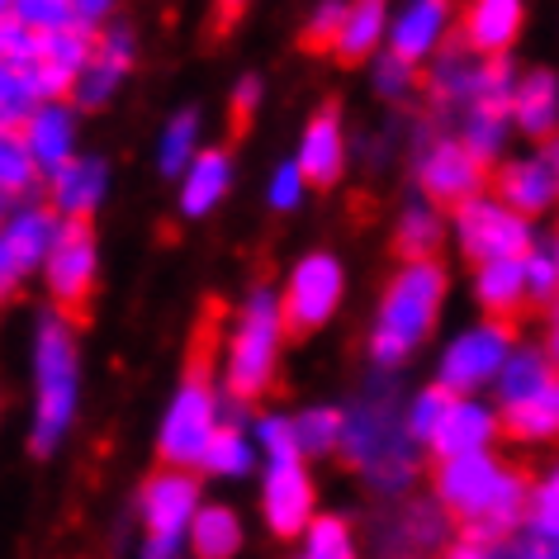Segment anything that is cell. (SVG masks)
I'll use <instances>...</instances> for the list:
<instances>
[{"mask_svg": "<svg viewBox=\"0 0 559 559\" xmlns=\"http://www.w3.org/2000/svg\"><path fill=\"white\" fill-rule=\"evenodd\" d=\"M342 455L366 474L374 488L384 493H399L403 484L413 479L417 455H413V437L403 427V417L394 413V403L380 389V394H366L346 413V431H342Z\"/></svg>", "mask_w": 559, "mask_h": 559, "instance_id": "cell-5", "label": "cell"}, {"mask_svg": "<svg viewBox=\"0 0 559 559\" xmlns=\"http://www.w3.org/2000/svg\"><path fill=\"white\" fill-rule=\"evenodd\" d=\"M129 67H133V34H129V29H109L100 44H95V58H91L86 72H81L76 91H72V100H76L81 109L105 105L109 95L123 86Z\"/></svg>", "mask_w": 559, "mask_h": 559, "instance_id": "cell-21", "label": "cell"}, {"mask_svg": "<svg viewBox=\"0 0 559 559\" xmlns=\"http://www.w3.org/2000/svg\"><path fill=\"white\" fill-rule=\"evenodd\" d=\"M0 129H5V115H0Z\"/></svg>", "mask_w": 559, "mask_h": 559, "instance_id": "cell-57", "label": "cell"}, {"mask_svg": "<svg viewBox=\"0 0 559 559\" xmlns=\"http://www.w3.org/2000/svg\"><path fill=\"white\" fill-rule=\"evenodd\" d=\"M38 180V162L29 157L24 138L15 129H0V194L15 200V194H29Z\"/></svg>", "mask_w": 559, "mask_h": 559, "instance_id": "cell-35", "label": "cell"}, {"mask_svg": "<svg viewBox=\"0 0 559 559\" xmlns=\"http://www.w3.org/2000/svg\"><path fill=\"white\" fill-rule=\"evenodd\" d=\"M115 5H119V0H76V24L95 34L109 15H115Z\"/></svg>", "mask_w": 559, "mask_h": 559, "instance_id": "cell-50", "label": "cell"}, {"mask_svg": "<svg viewBox=\"0 0 559 559\" xmlns=\"http://www.w3.org/2000/svg\"><path fill=\"white\" fill-rule=\"evenodd\" d=\"M91 58H95L91 29L72 24V29H62V34H48L44 48H38V62H34L38 95H44V100H62L67 91H76V81L91 67Z\"/></svg>", "mask_w": 559, "mask_h": 559, "instance_id": "cell-15", "label": "cell"}, {"mask_svg": "<svg viewBox=\"0 0 559 559\" xmlns=\"http://www.w3.org/2000/svg\"><path fill=\"white\" fill-rule=\"evenodd\" d=\"M522 34V0H469L460 44L479 58H502Z\"/></svg>", "mask_w": 559, "mask_h": 559, "instance_id": "cell-20", "label": "cell"}, {"mask_svg": "<svg viewBox=\"0 0 559 559\" xmlns=\"http://www.w3.org/2000/svg\"><path fill=\"white\" fill-rule=\"evenodd\" d=\"M304 559H309V555H304Z\"/></svg>", "mask_w": 559, "mask_h": 559, "instance_id": "cell-58", "label": "cell"}, {"mask_svg": "<svg viewBox=\"0 0 559 559\" xmlns=\"http://www.w3.org/2000/svg\"><path fill=\"white\" fill-rule=\"evenodd\" d=\"M555 374L559 370H555V360L545 352H536V346H516L512 360H508V370L498 374V408H512V403L531 399L536 389L550 384Z\"/></svg>", "mask_w": 559, "mask_h": 559, "instance_id": "cell-30", "label": "cell"}, {"mask_svg": "<svg viewBox=\"0 0 559 559\" xmlns=\"http://www.w3.org/2000/svg\"><path fill=\"white\" fill-rule=\"evenodd\" d=\"M474 299L484 304L488 318H508L531 299L526 295V261H493L474 271Z\"/></svg>", "mask_w": 559, "mask_h": 559, "instance_id": "cell-29", "label": "cell"}, {"mask_svg": "<svg viewBox=\"0 0 559 559\" xmlns=\"http://www.w3.org/2000/svg\"><path fill=\"white\" fill-rule=\"evenodd\" d=\"M20 138L29 147V157L38 162V171H62L67 162H76V109L67 100H44L29 119L20 123Z\"/></svg>", "mask_w": 559, "mask_h": 559, "instance_id": "cell-16", "label": "cell"}, {"mask_svg": "<svg viewBox=\"0 0 559 559\" xmlns=\"http://www.w3.org/2000/svg\"><path fill=\"white\" fill-rule=\"evenodd\" d=\"M299 171L309 176V186H337V176L346 171V133L342 119L323 109L309 119V129L299 133Z\"/></svg>", "mask_w": 559, "mask_h": 559, "instance_id": "cell-23", "label": "cell"}, {"mask_svg": "<svg viewBox=\"0 0 559 559\" xmlns=\"http://www.w3.org/2000/svg\"><path fill=\"white\" fill-rule=\"evenodd\" d=\"M455 399H460V394H451V389H441V384L423 389V394L408 403V413H403V427H408V437L423 441V445H431V437L441 431V423H445V413H451Z\"/></svg>", "mask_w": 559, "mask_h": 559, "instance_id": "cell-37", "label": "cell"}, {"mask_svg": "<svg viewBox=\"0 0 559 559\" xmlns=\"http://www.w3.org/2000/svg\"><path fill=\"white\" fill-rule=\"evenodd\" d=\"M5 218H10V209H5V194H0V228H5Z\"/></svg>", "mask_w": 559, "mask_h": 559, "instance_id": "cell-56", "label": "cell"}, {"mask_svg": "<svg viewBox=\"0 0 559 559\" xmlns=\"http://www.w3.org/2000/svg\"><path fill=\"white\" fill-rule=\"evenodd\" d=\"M555 545H559V540H555Z\"/></svg>", "mask_w": 559, "mask_h": 559, "instance_id": "cell-59", "label": "cell"}, {"mask_svg": "<svg viewBox=\"0 0 559 559\" xmlns=\"http://www.w3.org/2000/svg\"><path fill=\"white\" fill-rule=\"evenodd\" d=\"M38 48H44V38H38L29 24H20L15 15L0 20V67H34Z\"/></svg>", "mask_w": 559, "mask_h": 559, "instance_id": "cell-42", "label": "cell"}, {"mask_svg": "<svg viewBox=\"0 0 559 559\" xmlns=\"http://www.w3.org/2000/svg\"><path fill=\"white\" fill-rule=\"evenodd\" d=\"M233 186V157L223 147H204L190 162V171L180 176V214L186 218H204L223 204V194Z\"/></svg>", "mask_w": 559, "mask_h": 559, "instance_id": "cell-25", "label": "cell"}, {"mask_svg": "<svg viewBox=\"0 0 559 559\" xmlns=\"http://www.w3.org/2000/svg\"><path fill=\"white\" fill-rule=\"evenodd\" d=\"M445 29H451V0H408L389 24V52L417 67L445 44Z\"/></svg>", "mask_w": 559, "mask_h": 559, "instance_id": "cell-18", "label": "cell"}, {"mask_svg": "<svg viewBox=\"0 0 559 559\" xmlns=\"http://www.w3.org/2000/svg\"><path fill=\"white\" fill-rule=\"evenodd\" d=\"M200 512V484L190 469H162L143 488V522H147V550L143 559H176V545L186 526Z\"/></svg>", "mask_w": 559, "mask_h": 559, "instance_id": "cell-10", "label": "cell"}, {"mask_svg": "<svg viewBox=\"0 0 559 559\" xmlns=\"http://www.w3.org/2000/svg\"><path fill=\"white\" fill-rule=\"evenodd\" d=\"M200 115L194 109H180V115H171V123L162 129L157 138V166L162 176H186L190 162L200 157Z\"/></svg>", "mask_w": 559, "mask_h": 559, "instance_id": "cell-33", "label": "cell"}, {"mask_svg": "<svg viewBox=\"0 0 559 559\" xmlns=\"http://www.w3.org/2000/svg\"><path fill=\"white\" fill-rule=\"evenodd\" d=\"M508 559H559V545L550 536H540V531L522 526L516 536L508 540Z\"/></svg>", "mask_w": 559, "mask_h": 559, "instance_id": "cell-48", "label": "cell"}, {"mask_svg": "<svg viewBox=\"0 0 559 559\" xmlns=\"http://www.w3.org/2000/svg\"><path fill=\"white\" fill-rule=\"evenodd\" d=\"M498 417L512 441H559V374L531 399L498 408Z\"/></svg>", "mask_w": 559, "mask_h": 559, "instance_id": "cell-28", "label": "cell"}, {"mask_svg": "<svg viewBox=\"0 0 559 559\" xmlns=\"http://www.w3.org/2000/svg\"><path fill=\"white\" fill-rule=\"evenodd\" d=\"M498 200L516 209L522 218H536V214H550L559 204V176L545 166L540 157H522V162H508L498 171Z\"/></svg>", "mask_w": 559, "mask_h": 559, "instance_id": "cell-22", "label": "cell"}, {"mask_svg": "<svg viewBox=\"0 0 559 559\" xmlns=\"http://www.w3.org/2000/svg\"><path fill=\"white\" fill-rule=\"evenodd\" d=\"M389 0H352L346 5V20H342V34H337V58L342 62H366L374 48L389 38Z\"/></svg>", "mask_w": 559, "mask_h": 559, "instance_id": "cell-27", "label": "cell"}, {"mask_svg": "<svg viewBox=\"0 0 559 559\" xmlns=\"http://www.w3.org/2000/svg\"><path fill=\"white\" fill-rule=\"evenodd\" d=\"M508 119L502 109H465L460 115V143H465L474 157H479L484 166L502 152V138H508Z\"/></svg>", "mask_w": 559, "mask_h": 559, "instance_id": "cell-34", "label": "cell"}, {"mask_svg": "<svg viewBox=\"0 0 559 559\" xmlns=\"http://www.w3.org/2000/svg\"><path fill=\"white\" fill-rule=\"evenodd\" d=\"M437 502L460 522L465 540L508 545L526 526L531 484L516 465H502L498 455H460L437 465Z\"/></svg>", "mask_w": 559, "mask_h": 559, "instance_id": "cell-1", "label": "cell"}, {"mask_svg": "<svg viewBox=\"0 0 559 559\" xmlns=\"http://www.w3.org/2000/svg\"><path fill=\"white\" fill-rule=\"evenodd\" d=\"M502 427V417L493 408H484L479 399H455L451 413H445L441 431L431 437V451L437 460H460V455H484L488 445H493Z\"/></svg>", "mask_w": 559, "mask_h": 559, "instance_id": "cell-19", "label": "cell"}, {"mask_svg": "<svg viewBox=\"0 0 559 559\" xmlns=\"http://www.w3.org/2000/svg\"><path fill=\"white\" fill-rule=\"evenodd\" d=\"M342 20H346V5H342V0H318L309 24H304V48H337Z\"/></svg>", "mask_w": 559, "mask_h": 559, "instance_id": "cell-44", "label": "cell"}, {"mask_svg": "<svg viewBox=\"0 0 559 559\" xmlns=\"http://www.w3.org/2000/svg\"><path fill=\"white\" fill-rule=\"evenodd\" d=\"M417 186L431 204H469L484 194V162L460 138H431L417 152Z\"/></svg>", "mask_w": 559, "mask_h": 559, "instance_id": "cell-13", "label": "cell"}, {"mask_svg": "<svg viewBox=\"0 0 559 559\" xmlns=\"http://www.w3.org/2000/svg\"><path fill=\"white\" fill-rule=\"evenodd\" d=\"M484 62L479 52H469L465 44H451L437 58V67H431V76H427V91H431V100H437L441 109H465L479 100V81H484Z\"/></svg>", "mask_w": 559, "mask_h": 559, "instance_id": "cell-24", "label": "cell"}, {"mask_svg": "<svg viewBox=\"0 0 559 559\" xmlns=\"http://www.w3.org/2000/svg\"><path fill=\"white\" fill-rule=\"evenodd\" d=\"M95 280H100V247H95L91 223H62L44 265L48 295L58 299V309H81L91 299Z\"/></svg>", "mask_w": 559, "mask_h": 559, "instance_id": "cell-12", "label": "cell"}, {"mask_svg": "<svg viewBox=\"0 0 559 559\" xmlns=\"http://www.w3.org/2000/svg\"><path fill=\"white\" fill-rule=\"evenodd\" d=\"M304 190H309V176L299 171V162H285V166H275L271 186H265V200H271L275 214H289V209L304 204Z\"/></svg>", "mask_w": 559, "mask_h": 559, "instance_id": "cell-45", "label": "cell"}, {"mask_svg": "<svg viewBox=\"0 0 559 559\" xmlns=\"http://www.w3.org/2000/svg\"><path fill=\"white\" fill-rule=\"evenodd\" d=\"M285 309L280 295L271 289H251L242 299V309L233 318L228 332V352H223V389L237 403L261 399L275 384V366H280V346H285Z\"/></svg>", "mask_w": 559, "mask_h": 559, "instance_id": "cell-4", "label": "cell"}, {"mask_svg": "<svg viewBox=\"0 0 559 559\" xmlns=\"http://www.w3.org/2000/svg\"><path fill=\"white\" fill-rule=\"evenodd\" d=\"M342 431H346V413L337 408H309L295 417V437H299V455H328L342 451Z\"/></svg>", "mask_w": 559, "mask_h": 559, "instance_id": "cell-36", "label": "cell"}, {"mask_svg": "<svg viewBox=\"0 0 559 559\" xmlns=\"http://www.w3.org/2000/svg\"><path fill=\"white\" fill-rule=\"evenodd\" d=\"M109 194V166L100 157H76L48 176V209L62 223H86Z\"/></svg>", "mask_w": 559, "mask_h": 559, "instance_id": "cell-17", "label": "cell"}, {"mask_svg": "<svg viewBox=\"0 0 559 559\" xmlns=\"http://www.w3.org/2000/svg\"><path fill=\"white\" fill-rule=\"evenodd\" d=\"M214 437H218V394H214L209 360H204V346H200V352L190 356L186 380H180L171 408L162 417L157 451L166 460V469H190V465H204Z\"/></svg>", "mask_w": 559, "mask_h": 559, "instance_id": "cell-6", "label": "cell"}, {"mask_svg": "<svg viewBox=\"0 0 559 559\" xmlns=\"http://www.w3.org/2000/svg\"><path fill=\"white\" fill-rule=\"evenodd\" d=\"M257 441H261L265 460H304L299 455V437H295V417H261Z\"/></svg>", "mask_w": 559, "mask_h": 559, "instance_id": "cell-46", "label": "cell"}, {"mask_svg": "<svg viewBox=\"0 0 559 559\" xmlns=\"http://www.w3.org/2000/svg\"><path fill=\"white\" fill-rule=\"evenodd\" d=\"M512 323H502V318H484V323L465 328L460 337L441 352V370H437V384L451 389V394L469 399L474 389L484 384H498V374L508 370L512 360Z\"/></svg>", "mask_w": 559, "mask_h": 559, "instance_id": "cell-7", "label": "cell"}, {"mask_svg": "<svg viewBox=\"0 0 559 559\" xmlns=\"http://www.w3.org/2000/svg\"><path fill=\"white\" fill-rule=\"evenodd\" d=\"M526 526L540 536L559 540V465L545 474L540 484H531V508H526Z\"/></svg>", "mask_w": 559, "mask_h": 559, "instance_id": "cell-40", "label": "cell"}, {"mask_svg": "<svg viewBox=\"0 0 559 559\" xmlns=\"http://www.w3.org/2000/svg\"><path fill=\"white\" fill-rule=\"evenodd\" d=\"M413 81H417V72L403 58H394V52L374 62V91H380L384 100H403V95L413 91Z\"/></svg>", "mask_w": 559, "mask_h": 559, "instance_id": "cell-47", "label": "cell"}, {"mask_svg": "<svg viewBox=\"0 0 559 559\" xmlns=\"http://www.w3.org/2000/svg\"><path fill=\"white\" fill-rule=\"evenodd\" d=\"M15 20L29 24L38 38L62 34L76 24V0H15Z\"/></svg>", "mask_w": 559, "mask_h": 559, "instance_id": "cell-39", "label": "cell"}, {"mask_svg": "<svg viewBox=\"0 0 559 559\" xmlns=\"http://www.w3.org/2000/svg\"><path fill=\"white\" fill-rule=\"evenodd\" d=\"M15 15V0H0V20H10Z\"/></svg>", "mask_w": 559, "mask_h": 559, "instance_id": "cell-55", "label": "cell"}, {"mask_svg": "<svg viewBox=\"0 0 559 559\" xmlns=\"http://www.w3.org/2000/svg\"><path fill=\"white\" fill-rule=\"evenodd\" d=\"M261 512L280 540H295L304 526H313V479L304 460H265Z\"/></svg>", "mask_w": 559, "mask_h": 559, "instance_id": "cell-14", "label": "cell"}, {"mask_svg": "<svg viewBox=\"0 0 559 559\" xmlns=\"http://www.w3.org/2000/svg\"><path fill=\"white\" fill-rule=\"evenodd\" d=\"M309 559H356L346 522H337V516H318L309 526Z\"/></svg>", "mask_w": 559, "mask_h": 559, "instance_id": "cell-43", "label": "cell"}, {"mask_svg": "<svg viewBox=\"0 0 559 559\" xmlns=\"http://www.w3.org/2000/svg\"><path fill=\"white\" fill-rule=\"evenodd\" d=\"M214 5H218V24H233L237 15H242L247 0H214Z\"/></svg>", "mask_w": 559, "mask_h": 559, "instance_id": "cell-52", "label": "cell"}, {"mask_svg": "<svg viewBox=\"0 0 559 559\" xmlns=\"http://www.w3.org/2000/svg\"><path fill=\"white\" fill-rule=\"evenodd\" d=\"M540 162H545V166H550V171L559 176V133H555V138H545V147H540Z\"/></svg>", "mask_w": 559, "mask_h": 559, "instance_id": "cell-53", "label": "cell"}, {"mask_svg": "<svg viewBox=\"0 0 559 559\" xmlns=\"http://www.w3.org/2000/svg\"><path fill=\"white\" fill-rule=\"evenodd\" d=\"M257 105H261V76H242L233 86V115H237V123H247Z\"/></svg>", "mask_w": 559, "mask_h": 559, "instance_id": "cell-49", "label": "cell"}, {"mask_svg": "<svg viewBox=\"0 0 559 559\" xmlns=\"http://www.w3.org/2000/svg\"><path fill=\"white\" fill-rule=\"evenodd\" d=\"M455 237L460 251L479 265L493 261H526L531 257V223L508 209L498 194H479V200L455 209Z\"/></svg>", "mask_w": 559, "mask_h": 559, "instance_id": "cell-9", "label": "cell"}, {"mask_svg": "<svg viewBox=\"0 0 559 559\" xmlns=\"http://www.w3.org/2000/svg\"><path fill=\"white\" fill-rule=\"evenodd\" d=\"M251 460H257V451H251V441L242 437V431L218 427V437H214V445H209V455H204V469L218 474V479H237V474L251 469Z\"/></svg>", "mask_w": 559, "mask_h": 559, "instance_id": "cell-38", "label": "cell"}, {"mask_svg": "<svg viewBox=\"0 0 559 559\" xmlns=\"http://www.w3.org/2000/svg\"><path fill=\"white\" fill-rule=\"evenodd\" d=\"M550 360H555V370H559V323H555V337H550Z\"/></svg>", "mask_w": 559, "mask_h": 559, "instance_id": "cell-54", "label": "cell"}, {"mask_svg": "<svg viewBox=\"0 0 559 559\" xmlns=\"http://www.w3.org/2000/svg\"><path fill=\"white\" fill-rule=\"evenodd\" d=\"M62 218L44 204L10 209L5 228H0V299H10L34 271L48 265V251L58 242Z\"/></svg>", "mask_w": 559, "mask_h": 559, "instance_id": "cell-11", "label": "cell"}, {"mask_svg": "<svg viewBox=\"0 0 559 559\" xmlns=\"http://www.w3.org/2000/svg\"><path fill=\"white\" fill-rule=\"evenodd\" d=\"M512 119L526 138H555L559 129V81L555 72H526L512 95Z\"/></svg>", "mask_w": 559, "mask_h": 559, "instance_id": "cell-26", "label": "cell"}, {"mask_svg": "<svg viewBox=\"0 0 559 559\" xmlns=\"http://www.w3.org/2000/svg\"><path fill=\"white\" fill-rule=\"evenodd\" d=\"M445 299V271L437 261H403L384 285L380 313L370 328V360L380 370H399L431 337Z\"/></svg>", "mask_w": 559, "mask_h": 559, "instance_id": "cell-3", "label": "cell"}, {"mask_svg": "<svg viewBox=\"0 0 559 559\" xmlns=\"http://www.w3.org/2000/svg\"><path fill=\"white\" fill-rule=\"evenodd\" d=\"M441 237H445V223H441V214L431 204H408L399 214L394 247H399L403 261H431L437 257V247H441Z\"/></svg>", "mask_w": 559, "mask_h": 559, "instance_id": "cell-32", "label": "cell"}, {"mask_svg": "<svg viewBox=\"0 0 559 559\" xmlns=\"http://www.w3.org/2000/svg\"><path fill=\"white\" fill-rule=\"evenodd\" d=\"M76 399H81L76 328L62 309H48L34 323V427H29L34 455H52L62 445L76 417Z\"/></svg>", "mask_w": 559, "mask_h": 559, "instance_id": "cell-2", "label": "cell"}, {"mask_svg": "<svg viewBox=\"0 0 559 559\" xmlns=\"http://www.w3.org/2000/svg\"><path fill=\"white\" fill-rule=\"evenodd\" d=\"M526 295L531 304H550L559 299V261H555V247H531L526 257Z\"/></svg>", "mask_w": 559, "mask_h": 559, "instance_id": "cell-41", "label": "cell"}, {"mask_svg": "<svg viewBox=\"0 0 559 559\" xmlns=\"http://www.w3.org/2000/svg\"><path fill=\"white\" fill-rule=\"evenodd\" d=\"M441 559H508V550L502 545H479V540H460V545H451Z\"/></svg>", "mask_w": 559, "mask_h": 559, "instance_id": "cell-51", "label": "cell"}, {"mask_svg": "<svg viewBox=\"0 0 559 559\" xmlns=\"http://www.w3.org/2000/svg\"><path fill=\"white\" fill-rule=\"evenodd\" d=\"M190 550L200 559H233L242 550V526L228 508H200L190 522Z\"/></svg>", "mask_w": 559, "mask_h": 559, "instance_id": "cell-31", "label": "cell"}, {"mask_svg": "<svg viewBox=\"0 0 559 559\" xmlns=\"http://www.w3.org/2000/svg\"><path fill=\"white\" fill-rule=\"evenodd\" d=\"M346 295V271L332 251H309L289 265L285 289H280V309H285V328L309 337L323 323H332V313L342 309Z\"/></svg>", "mask_w": 559, "mask_h": 559, "instance_id": "cell-8", "label": "cell"}]
</instances>
